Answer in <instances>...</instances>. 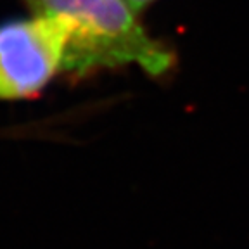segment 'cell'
I'll return each instance as SVG.
<instances>
[{
    "mask_svg": "<svg viewBox=\"0 0 249 249\" xmlns=\"http://www.w3.org/2000/svg\"><path fill=\"white\" fill-rule=\"evenodd\" d=\"M31 14L59 16L70 23L66 74L137 66L161 78L177 66V54L140 23L126 0H24Z\"/></svg>",
    "mask_w": 249,
    "mask_h": 249,
    "instance_id": "cell-1",
    "label": "cell"
},
{
    "mask_svg": "<svg viewBox=\"0 0 249 249\" xmlns=\"http://www.w3.org/2000/svg\"><path fill=\"white\" fill-rule=\"evenodd\" d=\"M71 26L59 16L31 14L0 24V101L35 97L66 71Z\"/></svg>",
    "mask_w": 249,
    "mask_h": 249,
    "instance_id": "cell-2",
    "label": "cell"
},
{
    "mask_svg": "<svg viewBox=\"0 0 249 249\" xmlns=\"http://www.w3.org/2000/svg\"><path fill=\"white\" fill-rule=\"evenodd\" d=\"M130 5L133 7V11L139 12V14H142V12L145 11V9H149L151 5H154L158 0H126Z\"/></svg>",
    "mask_w": 249,
    "mask_h": 249,
    "instance_id": "cell-3",
    "label": "cell"
}]
</instances>
